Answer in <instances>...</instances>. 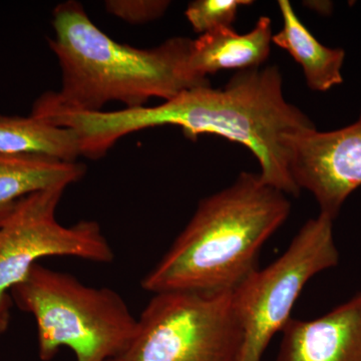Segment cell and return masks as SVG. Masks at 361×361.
<instances>
[{"label":"cell","mask_w":361,"mask_h":361,"mask_svg":"<svg viewBox=\"0 0 361 361\" xmlns=\"http://www.w3.org/2000/svg\"><path fill=\"white\" fill-rule=\"evenodd\" d=\"M0 154L75 161L82 156L75 130L42 116L0 115Z\"/></svg>","instance_id":"cell-13"},{"label":"cell","mask_w":361,"mask_h":361,"mask_svg":"<svg viewBox=\"0 0 361 361\" xmlns=\"http://www.w3.org/2000/svg\"><path fill=\"white\" fill-rule=\"evenodd\" d=\"M170 4L167 0H108L104 6L109 13L121 20L142 25L161 18Z\"/></svg>","instance_id":"cell-15"},{"label":"cell","mask_w":361,"mask_h":361,"mask_svg":"<svg viewBox=\"0 0 361 361\" xmlns=\"http://www.w3.org/2000/svg\"><path fill=\"white\" fill-rule=\"evenodd\" d=\"M287 195L260 174L242 172L202 199L165 255L142 279L161 292H231L258 269L261 249L290 215Z\"/></svg>","instance_id":"cell-3"},{"label":"cell","mask_w":361,"mask_h":361,"mask_svg":"<svg viewBox=\"0 0 361 361\" xmlns=\"http://www.w3.org/2000/svg\"><path fill=\"white\" fill-rule=\"evenodd\" d=\"M276 361H361V292L314 319L291 318Z\"/></svg>","instance_id":"cell-9"},{"label":"cell","mask_w":361,"mask_h":361,"mask_svg":"<svg viewBox=\"0 0 361 361\" xmlns=\"http://www.w3.org/2000/svg\"><path fill=\"white\" fill-rule=\"evenodd\" d=\"M66 187L30 195L0 225V334L8 329L11 292L27 276L39 259L68 256L94 263H111L113 248L96 221L63 226L56 209Z\"/></svg>","instance_id":"cell-7"},{"label":"cell","mask_w":361,"mask_h":361,"mask_svg":"<svg viewBox=\"0 0 361 361\" xmlns=\"http://www.w3.org/2000/svg\"><path fill=\"white\" fill-rule=\"evenodd\" d=\"M283 27L272 37V44L288 52L302 68L306 84L314 92H327L343 82L341 68L345 51L330 49L316 39L301 23L290 1L279 0Z\"/></svg>","instance_id":"cell-12"},{"label":"cell","mask_w":361,"mask_h":361,"mask_svg":"<svg viewBox=\"0 0 361 361\" xmlns=\"http://www.w3.org/2000/svg\"><path fill=\"white\" fill-rule=\"evenodd\" d=\"M242 329L231 292H161L137 318L122 361H235Z\"/></svg>","instance_id":"cell-6"},{"label":"cell","mask_w":361,"mask_h":361,"mask_svg":"<svg viewBox=\"0 0 361 361\" xmlns=\"http://www.w3.org/2000/svg\"><path fill=\"white\" fill-rule=\"evenodd\" d=\"M68 126L78 135L82 155L92 160L126 135L149 128L176 126L191 140L220 135L250 149L262 180L293 197L301 192L290 170L294 142L316 129L286 101L283 78L273 66L237 71L223 89L194 87L159 106L73 114Z\"/></svg>","instance_id":"cell-1"},{"label":"cell","mask_w":361,"mask_h":361,"mask_svg":"<svg viewBox=\"0 0 361 361\" xmlns=\"http://www.w3.org/2000/svg\"><path fill=\"white\" fill-rule=\"evenodd\" d=\"M109 361H122V360H121V358H116V360H111Z\"/></svg>","instance_id":"cell-16"},{"label":"cell","mask_w":361,"mask_h":361,"mask_svg":"<svg viewBox=\"0 0 361 361\" xmlns=\"http://www.w3.org/2000/svg\"><path fill=\"white\" fill-rule=\"evenodd\" d=\"M272 37L268 16H261L253 30L243 35L234 27L218 28L193 39L190 63L204 78L221 71L260 68L269 58Z\"/></svg>","instance_id":"cell-10"},{"label":"cell","mask_w":361,"mask_h":361,"mask_svg":"<svg viewBox=\"0 0 361 361\" xmlns=\"http://www.w3.org/2000/svg\"><path fill=\"white\" fill-rule=\"evenodd\" d=\"M250 0H195L190 2L185 16L195 32H213L233 27L240 7L250 6Z\"/></svg>","instance_id":"cell-14"},{"label":"cell","mask_w":361,"mask_h":361,"mask_svg":"<svg viewBox=\"0 0 361 361\" xmlns=\"http://www.w3.org/2000/svg\"><path fill=\"white\" fill-rule=\"evenodd\" d=\"M334 221L322 213L308 220L279 258L264 269L254 271L232 291L242 329L241 348L235 361H262L273 337L282 334L291 319L305 285L338 265Z\"/></svg>","instance_id":"cell-5"},{"label":"cell","mask_w":361,"mask_h":361,"mask_svg":"<svg viewBox=\"0 0 361 361\" xmlns=\"http://www.w3.org/2000/svg\"><path fill=\"white\" fill-rule=\"evenodd\" d=\"M290 170L299 189L313 195L320 213L336 219L361 186V111L348 127L300 135L293 145Z\"/></svg>","instance_id":"cell-8"},{"label":"cell","mask_w":361,"mask_h":361,"mask_svg":"<svg viewBox=\"0 0 361 361\" xmlns=\"http://www.w3.org/2000/svg\"><path fill=\"white\" fill-rule=\"evenodd\" d=\"M11 296L35 317L42 361L54 360L63 348L73 351L75 361L121 358L137 334V318L118 292L89 286L39 263Z\"/></svg>","instance_id":"cell-4"},{"label":"cell","mask_w":361,"mask_h":361,"mask_svg":"<svg viewBox=\"0 0 361 361\" xmlns=\"http://www.w3.org/2000/svg\"><path fill=\"white\" fill-rule=\"evenodd\" d=\"M87 168L77 161L0 154V225L30 195L82 180Z\"/></svg>","instance_id":"cell-11"},{"label":"cell","mask_w":361,"mask_h":361,"mask_svg":"<svg viewBox=\"0 0 361 361\" xmlns=\"http://www.w3.org/2000/svg\"><path fill=\"white\" fill-rule=\"evenodd\" d=\"M54 35L49 47L59 59L61 87L35 102L32 115L97 113L111 102L126 109L163 102L194 87L211 85L192 68L193 39L174 37L142 49L121 44L102 32L75 0L59 4L52 13Z\"/></svg>","instance_id":"cell-2"}]
</instances>
